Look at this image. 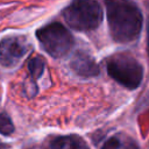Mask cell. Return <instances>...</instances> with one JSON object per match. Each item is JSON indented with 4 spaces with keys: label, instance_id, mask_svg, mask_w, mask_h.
Masks as SVG:
<instances>
[{
    "label": "cell",
    "instance_id": "ba28073f",
    "mask_svg": "<svg viewBox=\"0 0 149 149\" xmlns=\"http://www.w3.org/2000/svg\"><path fill=\"white\" fill-rule=\"evenodd\" d=\"M27 66H28V72L30 74L31 79L28 83L29 85H28V90L26 92L28 93L29 97H33L37 93L38 88L36 86V79H38L43 74L44 68H45V62L41 56H36V57H33L28 61Z\"/></svg>",
    "mask_w": 149,
    "mask_h": 149
},
{
    "label": "cell",
    "instance_id": "8992f818",
    "mask_svg": "<svg viewBox=\"0 0 149 149\" xmlns=\"http://www.w3.org/2000/svg\"><path fill=\"white\" fill-rule=\"evenodd\" d=\"M71 70L80 77L90 78L99 74V65L95 63L94 58L85 51H77L70 61Z\"/></svg>",
    "mask_w": 149,
    "mask_h": 149
},
{
    "label": "cell",
    "instance_id": "8fae6325",
    "mask_svg": "<svg viewBox=\"0 0 149 149\" xmlns=\"http://www.w3.org/2000/svg\"><path fill=\"white\" fill-rule=\"evenodd\" d=\"M147 51L149 56V16H148V22H147Z\"/></svg>",
    "mask_w": 149,
    "mask_h": 149
},
{
    "label": "cell",
    "instance_id": "30bf717a",
    "mask_svg": "<svg viewBox=\"0 0 149 149\" xmlns=\"http://www.w3.org/2000/svg\"><path fill=\"white\" fill-rule=\"evenodd\" d=\"M13 132H14V125L10 118L5 113L0 114V134L3 136H8L13 134Z\"/></svg>",
    "mask_w": 149,
    "mask_h": 149
},
{
    "label": "cell",
    "instance_id": "277c9868",
    "mask_svg": "<svg viewBox=\"0 0 149 149\" xmlns=\"http://www.w3.org/2000/svg\"><path fill=\"white\" fill-rule=\"evenodd\" d=\"M36 37L42 48L54 58H62L73 47L71 33L59 22H51L36 31Z\"/></svg>",
    "mask_w": 149,
    "mask_h": 149
},
{
    "label": "cell",
    "instance_id": "52a82bcc",
    "mask_svg": "<svg viewBox=\"0 0 149 149\" xmlns=\"http://www.w3.org/2000/svg\"><path fill=\"white\" fill-rule=\"evenodd\" d=\"M48 149H90L87 143L78 135L56 136L48 143Z\"/></svg>",
    "mask_w": 149,
    "mask_h": 149
},
{
    "label": "cell",
    "instance_id": "7a4b0ae2",
    "mask_svg": "<svg viewBox=\"0 0 149 149\" xmlns=\"http://www.w3.org/2000/svg\"><path fill=\"white\" fill-rule=\"evenodd\" d=\"M106 70L111 78L129 90L139 87L143 79V68L141 63L127 52L109 56L106 59Z\"/></svg>",
    "mask_w": 149,
    "mask_h": 149
},
{
    "label": "cell",
    "instance_id": "3957f363",
    "mask_svg": "<svg viewBox=\"0 0 149 149\" xmlns=\"http://www.w3.org/2000/svg\"><path fill=\"white\" fill-rule=\"evenodd\" d=\"M65 22L74 30L90 31L102 21V9L97 0H73L64 10Z\"/></svg>",
    "mask_w": 149,
    "mask_h": 149
},
{
    "label": "cell",
    "instance_id": "5b68a950",
    "mask_svg": "<svg viewBox=\"0 0 149 149\" xmlns=\"http://www.w3.org/2000/svg\"><path fill=\"white\" fill-rule=\"evenodd\" d=\"M28 43L24 37L9 36L0 42V64L5 68L15 66L28 52Z\"/></svg>",
    "mask_w": 149,
    "mask_h": 149
},
{
    "label": "cell",
    "instance_id": "7c38bea8",
    "mask_svg": "<svg viewBox=\"0 0 149 149\" xmlns=\"http://www.w3.org/2000/svg\"><path fill=\"white\" fill-rule=\"evenodd\" d=\"M0 149H8V146H6L3 143H0Z\"/></svg>",
    "mask_w": 149,
    "mask_h": 149
},
{
    "label": "cell",
    "instance_id": "9c48e42d",
    "mask_svg": "<svg viewBox=\"0 0 149 149\" xmlns=\"http://www.w3.org/2000/svg\"><path fill=\"white\" fill-rule=\"evenodd\" d=\"M101 149H140L136 141L125 133H115L107 137Z\"/></svg>",
    "mask_w": 149,
    "mask_h": 149
},
{
    "label": "cell",
    "instance_id": "6da1fadb",
    "mask_svg": "<svg viewBox=\"0 0 149 149\" xmlns=\"http://www.w3.org/2000/svg\"><path fill=\"white\" fill-rule=\"evenodd\" d=\"M111 35L115 42L135 41L143 27L140 8L130 0H105Z\"/></svg>",
    "mask_w": 149,
    "mask_h": 149
}]
</instances>
